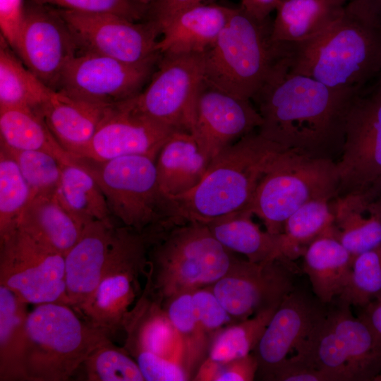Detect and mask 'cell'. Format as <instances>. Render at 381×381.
I'll use <instances>...</instances> for the list:
<instances>
[{
	"label": "cell",
	"instance_id": "1",
	"mask_svg": "<svg viewBox=\"0 0 381 381\" xmlns=\"http://www.w3.org/2000/svg\"><path fill=\"white\" fill-rule=\"evenodd\" d=\"M359 91L334 89L293 73L284 56L251 99L262 119L258 132L284 150L337 162L348 111Z\"/></svg>",
	"mask_w": 381,
	"mask_h": 381
},
{
	"label": "cell",
	"instance_id": "2",
	"mask_svg": "<svg viewBox=\"0 0 381 381\" xmlns=\"http://www.w3.org/2000/svg\"><path fill=\"white\" fill-rule=\"evenodd\" d=\"M287 50L290 71L334 89L359 91L381 72V18L349 0L325 32Z\"/></svg>",
	"mask_w": 381,
	"mask_h": 381
},
{
	"label": "cell",
	"instance_id": "3",
	"mask_svg": "<svg viewBox=\"0 0 381 381\" xmlns=\"http://www.w3.org/2000/svg\"><path fill=\"white\" fill-rule=\"evenodd\" d=\"M283 151L258 131L244 135L210 161L196 186L170 198L175 223L207 224L248 209L260 179Z\"/></svg>",
	"mask_w": 381,
	"mask_h": 381
},
{
	"label": "cell",
	"instance_id": "4",
	"mask_svg": "<svg viewBox=\"0 0 381 381\" xmlns=\"http://www.w3.org/2000/svg\"><path fill=\"white\" fill-rule=\"evenodd\" d=\"M237 257L199 222L174 224L157 231L148 253L145 286L162 303L221 279Z\"/></svg>",
	"mask_w": 381,
	"mask_h": 381
},
{
	"label": "cell",
	"instance_id": "5",
	"mask_svg": "<svg viewBox=\"0 0 381 381\" xmlns=\"http://www.w3.org/2000/svg\"><path fill=\"white\" fill-rule=\"evenodd\" d=\"M272 20H260L241 5L234 7L218 38L204 53V79L251 100L275 64L287 54L272 39Z\"/></svg>",
	"mask_w": 381,
	"mask_h": 381
},
{
	"label": "cell",
	"instance_id": "6",
	"mask_svg": "<svg viewBox=\"0 0 381 381\" xmlns=\"http://www.w3.org/2000/svg\"><path fill=\"white\" fill-rule=\"evenodd\" d=\"M26 333L24 369L29 381L68 380L109 337L60 303L37 305L28 313Z\"/></svg>",
	"mask_w": 381,
	"mask_h": 381
},
{
	"label": "cell",
	"instance_id": "7",
	"mask_svg": "<svg viewBox=\"0 0 381 381\" xmlns=\"http://www.w3.org/2000/svg\"><path fill=\"white\" fill-rule=\"evenodd\" d=\"M100 186L114 219L139 232L173 224L172 202L160 190L156 159L131 155L106 161L73 157Z\"/></svg>",
	"mask_w": 381,
	"mask_h": 381
},
{
	"label": "cell",
	"instance_id": "8",
	"mask_svg": "<svg viewBox=\"0 0 381 381\" xmlns=\"http://www.w3.org/2000/svg\"><path fill=\"white\" fill-rule=\"evenodd\" d=\"M335 161L283 151L260 179L248 210L265 230L280 234L287 218L315 200H332L339 195Z\"/></svg>",
	"mask_w": 381,
	"mask_h": 381
},
{
	"label": "cell",
	"instance_id": "9",
	"mask_svg": "<svg viewBox=\"0 0 381 381\" xmlns=\"http://www.w3.org/2000/svg\"><path fill=\"white\" fill-rule=\"evenodd\" d=\"M157 230L139 232L116 225L101 279L77 313L109 336L123 330L129 313L140 297L148 253Z\"/></svg>",
	"mask_w": 381,
	"mask_h": 381
},
{
	"label": "cell",
	"instance_id": "10",
	"mask_svg": "<svg viewBox=\"0 0 381 381\" xmlns=\"http://www.w3.org/2000/svg\"><path fill=\"white\" fill-rule=\"evenodd\" d=\"M204 80V54H162L145 88L124 101L133 111L173 130L190 131Z\"/></svg>",
	"mask_w": 381,
	"mask_h": 381
},
{
	"label": "cell",
	"instance_id": "11",
	"mask_svg": "<svg viewBox=\"0 0 381 381\" xmlns=\"http://www.w3.org/2000/svg\"><path fill=\"white\" fill-rule=\"evenodd\" d=\"M0 285L28 304L68 305L64 255L20 228L0 240Z\"/></svg>",
	"mask_w": 381,
	"mask_h": 381
},
{
	"label": "cell",
	"instance_id": "12",
	"mask_svg": "<svg viewBox=\"0 0 381 381\" xmlns=\"http://www.w3.org/2000/svg\"><path fill=\"white\" fill-rule=\"evenodd\" d=\"M124 348L145 381H186L181 344L162 303L144 286L124 325Z\"/></svg>",
	"mask_w": 381,
	"mask_h": 381
},
{
	"label": "cell",
	"instance_id": "13",
	"mask_svg": "<svg viewBox=\"0 0 381 381\" xmlns=\"http://www.w3.org/2000/svg\"><path fill=\"white\" fill-rule=\"evenodd\" d=\"M339 195L363 191L381 176V88L373 82L353 98L341 153Z\"/></svg>",
	"mask_w": 381,
	"mask_h": 381
},
{
	"label": "cell",
	"instance_id": "14",
	"mask_svg": "<svg viewBox=\"0 0 381 381\" xmlns=\"http://www.w3.org/2000/svg\"><path fill=\"white\" fill-rule=\"evenodd\" d=\"M79 51L90 52L135 65L157 62L159 33L150 22H133L109 13L57 9Z\"/></svg>",
	"mask_w": 381,
	"mask_h": 381
},
{
	"label": "cell",
	"instance_id": "15",
	"mask_svg": "<svg viewBox=\"0 0 381 381\" xmlns=\"http://www.w3.org/2000/svg\"><path fill=\"white\" fill-rule=\"evenodd\" d=\"M294 261L253 262L237 257L227 272L208 287L238 322L272 308L294 289Z\"/></svg>",
	"mask_w": 381,
	"mask_h": 381
},
{
	"label": "cell",
	"instance_id": "16",
	"mask_svg": "<svg viewBox=\"0 0 381 381\" xmlns=\"http://www.w3.org/2000/svg\"><path fill=\"white\" fill-rule=\"evenodd\" d=\"M159 61L135 65L79 51L65 67L56 91L92 103L117 104L143 90Z\"/></svg>",
	"mask_w": 381,
	"mask_h": 381
},
{
	"label": "cell",
	"instance_id": "17",
	"mask_svg": "<svg viewBox=\"0 0 381 381\" xmlns=\"http://www.w3.org/2000/svg\"><path fill=\"white\" fill-rule=\"evenodd\" d=\"M261 123L251 100L202 80L195 101L190 132L210 162L223 150L258 129Z\"/></svg>",
	"mask_w": 381,
	"mask_h": 381
},
{
	"label": "cell",
	"instance_id": "18",
	"mask_svg": "<svg viewBox=\"0 0 381 381\" xmlns=\"http://www.w3.org/2000/svg\"><path fill=\"white\" fill-rule=\"evenodd\" d=\"M15 52L30 71L56 91L65 67L79 48L58 10L36 4L25 8Z\"/></svg>",
	"mask_w": 381,
	"mask_h": 381
},
{
	"label": "cell",
	"instance_id": "19",
	"mask_svg": "<svg viewBox=\"0 0 381 381\" xmlns=\"http://www.w3.org/2000/svg\"><path fill=\"white\" fill-rule=\"evenodd\" d=\"M328 304L294 288L282 301L253 351L258 373L268 380L324 318Z\"/></svg>",
	"mask_w": 381,
	"mask_h": 381
},
{
	"label": "cell",
	"instance_id": "20",
	"mask_svg": "<svg viewBox=\"0 0 381 381\" xmlns=\"http://www.w3.org/2000/svg\"><path fill=\"white\" fill-rule=\"evenodd\" d=\"M174 131L135 112L123 102L109 108L90 145L79 157L106 161L145 155L156 159Z\"/></svg>",
	"mask_w": 381,
	"mask_h": 381
},
{
	"label": "cell",
	"instance_id": "21",
	"mask_svg": "<svg viewBox=\"0 0 381 381\" xmlns=\"http://www.w3.org/2000/svg\"><path fill=\"white\" fill-rule=\"evenodd\" d=\"M116 226L113 219L97 220L85 225L64 257L68 306L76 313L101 279Z\"/></svg>",
	"mask_w": 381,
	"mask_h": 381
},
{
	"label": "cell",
	"instance_id": "22",
	"mask_svg": "<svg viewBox=\"0 0 381 381\" xmlns=\"http://www.w3.org/2000/svg\"><path fill=\"white\" fill-rule=\"evenodd\" d=\"M111 106L75 99L54 91L37 111L61 147L72 157H79L90 145Z\"/></svg>",
	"mask_w": 381,
	"mask_h": 381
},
{
	"label": "cell",
	"instance_id": "23",
	"mask_svg": "<svg viewBox=\"0 0 381 381\" xmlns=\"http://www.w3.org/2000/svg\"><path fill=\"white\" fill-rule=\"evenodd\" d=\"M233 8L200 3L181 11L162 29L159 53L204 54L218 38Z\"/></svg>",
	"mask_w": 381,
	"mask_h": 381
},
{
	"label": "cell",
	"instance_id": "24",
	"mask_svg": "<svg viewBox=\"0 0 381 381\" xmlns=\"http://www.w3.org/2000/svg\"><path fill=\"white\" fill-rule=\"evenodd\" d=\"M334 236L353 259L381 243V199L365 191L351 192L331 201Z\"/></svg>",
	"mask_w": 381,
	"mask_h": 381
},
{
	"label": "cell",
	"instance_id": "25",
	"mask_svg": "<svg viewBox=\"0 0 381 381\" xmlns=\"http://www.w3.org/2000/svg\"><path fill=\"white\" fill-rule=\"evenodd\" d=\"M349 0H280L272 39L289 49L325 32L341 16Z\"/></svg>",
	"mask_w": 381,
	"mask_h": 381
},
{
	"label": "cell",
	"instance_id": "26",
	"mask_svg": "<svg viewBox=\"0 0 381 381\" xmlns=\"http://www.w3.org/2000/svg\"><path fill=\"white\" fill-rule=\"evenodd\" d=\"M209 164L190 131H174L155 160L160 190L168 198L188 193L201 181Z\"/></svg>",
	"mask_w": 381,
	"mask_h": 381
},
{
	"label": "cell",
	"instance_id": "27",
	"mask_svg": "<svg viewBox=\"0 0 381 381\" xmlns=\"http://www.w3.org/2000/svg\"><path fill=\"white\" fill-rule=\"evenodd\" d=\"M350 308L335 299L328 304L327 315L342 341L354 381H374L381 373V341Z\"/></svg>",
	"mask_w": 381,
	"mask_h": 381
},
{
	"label": "cell",
	"instance_id": "28",
	"mask_svg": "<svg viewBox=\"0 0 381 381\" xmlns=\"http://www.w3.org/2000/svg\"><path fill=\"white\" fill-rule=\"evenodd\" d=\"M302 257L303 272L315 297L323 303H331L347 284L352 256L334 234H328L311 242Z\"/></svg>",
	"mask_w": 381,
	"mask_h": 381
},
{
	"label": "cell",
	"instance_id": "29",
	"mask_svg": "<svg viewBox=\"0 0 381 381\" xmlns=\"http://www.w3.org/2000/svg\"><path fill=\"white\" fill-rule=\"evenodd\" d=\"M18 228L64 257L83 230L55 193L32 196L20 217Z\"/></svg>",
	"mask_w": 381,
	"mask_h": 381
},
{
	"label": "cell",
	"instance_id": "30",
	"mask_svg": "<svg viewBox=\"0 0 381 381\" xmlns=\"http://www.w3.org/2000/svg\"><path fill=\"white\" fill-rule=\"evenodd\" d=\"M248 209L222 216L206 224L214 238L226 248L253 262L282 258L279 234L262 230Z\"/></svg>",
	"mask_w": 381,
	"mask_h": 381
},
{
	"label": "cell",
	"instance_id": "31",
	"mask_svg": "<svg viewBox=\"0 0 381 381\" xmlns=\"http://www.w3.org/2000/svg\"><path fill=\"white\" fill-rule=\"evenodd\" d=\"M55 195L83 228L95 221L114 219L97 182L73 157L61 164V180Z\"/></svg>",
	"mask_w": 381,
	"mask_h": 381
},
{
	"label": "cell",
	"instance_id": "32",
	"mask_svg": "<svg viewBox=\"0 0 381 381\" xmlns=\"http://www.w3.org/2000/svg\"><path fill=\"white\" fill-rule=\"evenodd\" d=\"M28 305L11 290L0 285L1 381L26 380L24 355Z\"/></svg>",
	"mask_w": 381,
	"mask_h": 381
},
{
	"label": "cell",
	"instance_id": "33",
	"mask_svg": "<svg viewBox=\"0 0 381 381\" xmlns=\"http://www.w3.org/2000/svg\"><path fill=\"white\" fill-rule=\"evenodd\" d=\"M0 44V108L37 111L56 90L30 71L1 36Z\"/></svg>",
	"mask_w": 381,
	"mask_h": 381
},
{
	"label": "cell",
	"instance_id": "34",
	"mask_svg": "<svg viewBox=\"0 0 381 381\" xmlns=\"http://www.w3.org/2000/svg\"><path fill=\"white\" fill-rule=\"evenodd\" d=\"M0 145L20 150H42L62 162L72 156L56 140L42 116L26 108H0Z\"/></svg>",
	"mask_w": 381,
	"mask_h": 381
},
{
	"label": "cell",
	"instance_id": "35",
	"mask_svg": "<svg viewBox=\"0 0 381 381\" xmlns=\"http://www.w3.org/2000/svg\"><path fill=\"white\" fill-rule=\"evenodd\" d=\"M331 201H310L287 218L279 234L280 253L284 259L294 261L303 255L309 244L317 238L334 234Z\"/></svg>",
	"mask_w": 381,
	"mask_h": 381
},
{
	"label": "cell",
	"instance_id": "36",
	"mask_svg": "<svg viewBox=\"0 0 381 381\" xmlns=\"http://www.w3.org/2000/svg\"><path fill=\"white\" fill-rule=\"evenodd\" d=\"M191 292L175 296L162 306L176 331L181 344L183 365L193 380L208 356L212 339L197 318Z\"/></svg>",
	"mask_w": 381,
	"mask_h": 381
},
{
	"label": "cell",
	"instance_id": "37",
	"mask_svg": "<svg viewBox=\"0 0 381 381\" xmlns=\"http://www.w3.org/2000/svg\"><path fill=\"white\" fill-rule=\"evenodd\" d=\"M277 308L260 312L222 329L212 339L207 358L224 363L251 353Z\"/></svg>",
	"mask_w": 381,
	"mask_h": 381
},
{
	"label": "cell",
	"instance_id": "38",
	"mask_svg": "<svg viewBox=\"0 0 381 381\" xmlns=\"http://www.w3.org/2000/svg\"><path fill=\"white\" fill-rule=\"evenodd\" d=\"M32 197L31 190L16 162L0 147V240L18 228Z\"/></svg>",
	"mask_w": 381,
	"mask_h": 381
},
{
	"label": "cell",
	"instance_id": "39",
	"mask_svg": "<svg viewBox=\"0 0 381 381\" xmlns=\"http://www.w3.org/2000/svg\"><path fill=\"white\" fill-rule=\"evenodd\" d=\"M82 366L89 381H145L135 360L109 337L92 351Z\"/></svg>",
	"mask_w": 381,
	"mask_h": 381
},
{
	"label": "cell",
	"instance_id": "40",
	"mask_svg": "<svg viewBox=\"0 0 381 381\" xmlns=\"http://www.w3.org/2000/svg\"><path fill=\"white\" fill-rule=\"evenodd\" d=\"M381 298V243L356 256L346 287L337 298L362 308Z\"/></svg>",
	"mask_w": 381,
	"mask_h": 381
},
{
	"label": "cell",
	"instance_id": "41",
	"mask_svg": "<svg viewBox=\"0 0 381 381\" xmlns=\"http://www.w3.org/2000/svg\"><path fill=\"white\" fill-rule=\"evenodd\" d=\"M4 148L16 162L31 190L32 196L55 193L61 176L62 162L42 150Z\"/></svg>",
	"mask_w": 381,
	"mask_h": 381
},
{
	"label": "cell",
	"instance_id": "42",
	"mask_svg": "<svg viewBox=\"0 0 381 381\" xmlns=\"http://www.w3.org/2000/svg\"><path fill=\"white\" fill-rule=\"evenodd\" d=\"M59 9L92 13H109L133 22H146L149 0H32Z\"/></svg>",
	"mask_w": 381,
	"mask_h": 381
},
{
	"label": "cell",
	"instance_id": "43",
	"mask_svg": "<svg viewBox=\"0 0 381 381\" xmlns=\"http://www.w3.org/2000/svg\"><path fill=\"white\" fill-rule=\"evenodd\" d=\"M258 370V363L252 352L228 362L219 363L208 358L198 369L195 381H251Z\"/></svg>",
	"mask_w": 381,
	"mask_h": 381
},
{
	"label": "cell",
	"instance_id": "44",
	"mask_svg": "<svg viewBox=\"0 0 381 381\" xmlns=\"http://www.w3.org/2000/svg\"><path fill=\"white\" fill-rule=\"evenodd\" d=\"M191 295L197 318L212 341L222 329L238 322L208 286L195 289Z\"/></svg>",
	"mask_w": 381,
	"mask_h": 381
},
{
	"label": "cell",
	"instance_id": "45",
	"mask_svg": "<svg viewBox=\"0 0 381 381\" xmlns=\"http://www.w3.org/2000/svg\"><path fill=\"white\" fill-rule=\"evenodd\" d=\"M23 0H0L1 37L15 51L24 20Z\"/></svg>",
	"mask_w": 381,
	"mask_h": 381
},
{
	"label": "cell",
	"instance_id": "46",
	"mask_svg": "<svg viewBox=\"0 0 381 381\" xmlns=\"http://www.w3.org/2000/svg\"><path fill=\"white\" fill-rule=\"evenodd\" d=\"M268 380L327 381L326 377L295 355L288 357L272 373Z\"/></svg>",
	"mask_w": 381,
	"mask_h": 381
},
{
	"label": "cell",
	"instance_id": "47",
	"mask_svg": "<svg viewBox=\"0 0 381 381\" xmlns=\"http://www.w3.org/2000/svg\"><path fill=\"white\" fill-rule=\"evenodd\" d=\"M203 0H149L147 22L154 25L159 35L167 24L179 13Z\"/></svg>",
	"mask_w": 381,
	"mask_h": 381
},
{
	"label": "cell",
	"instance_id": "48",
	"mask_svg": "<svg viewBox=\"0 0 381 381\" xmlns=\"http://www.w3.org/2000/svg\"><path fill=\"white\" fill-rule=\"evenodd\" d=\"M280 0H241V6L251 15L260 20L270 17Z\"/></svg>",
	"mask_w": 381,
	"mask_h": 381
},
{
	"label": "cell",
	"instance_id": "49",
	"mask_svg": "<svg viewBox=\"0 0 381 381\" xmlns=\"http://www.w3.org/2000/svg\"><path fill=\"white\" fill-rule=\"evenodd\" d=\"M358 315L371 327L381 341V298L375 299L362 308Z\"/></svg>",
	"mask_w": 381,
	"mask_h": 381
},
{
	"label": "cell",
	"instance_id": "50",
	"mask_svg": "<svg viewBox=\"0 0 381 381\" xmlns=\"http://www.w3.org/2000/svg\"><path fill=\"white\" fill-rule=\"evenodd\" d=\"M363 6L374 15L381 18V0H351Z\"/></svg>",
	"mask_w": 381,
	"mask_h": 381
},
{
	"label": "cell",
	"instance_id": "51",
	"mask_svg": "<svg viewBox=\"0 0 381 381\" xmlns=\"http://www.w3.org/2000/svg\"><path fill=\"white\" fill-rule=\"evenodd\" d=\"M364 191L373 198L381 199V176Z\"/></svg>",
	"mask_w": 381,
	"mask_h": 381
},
{
	"label": "cell",
	"instance_id": "52",
	"mask_svg": "<svg viewBox=\"0 0 381 381\" xmlns=\"http://www.w3.org/2000/svg\"><path fill=\"white\" fill-rule=\"evenodd\" d=\"M373 82L381 88V72Z\"/></svg>",
	"mask_w": 381,
	"mask_h": 381
},
{
	"label": "cell",
	"instance_id": "53",
	"mask_svg": "<svg viewBox=\"0 0 381 381\" xmlns=\"http://www.w3.org/2000/svg\"><path fill=\"white\" fill-rule=\"evenodd\" d=\"M374 381H381V373L375 378Z\"/></svg>",
	"mask_w": 381,
	"mask_h": 381
}]
</instances>
